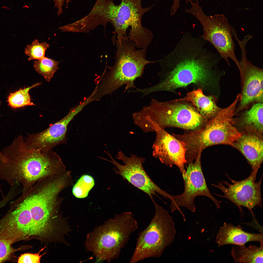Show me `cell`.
Returning <instances> with one entry per match:
<instances>
[{
	"label": "cell",
	"instance_id": "obj_22",
	"mask_svg": "<svg viewBox=\"0 0 263 263\" xmlns=\"http://www.w3.org/2000/svg\"><path fill=\"white\" fill-rule=\"evenodd\" d=\"M263 243L259 246L251 245H234L232 248L231 255L236 263H263Z\"/></svg>",
	"mask_w": 263,
	"mask_h": 263
},
{
	"label": "cell",
	"instance_id": "obj_17",
	"mask_svg": "<svg viewBox=\"0 0 263 263\" xmlns=\"http://www.w3.org/2000/svg\"><path fill=\"white\" fill-rule=\"evenodd\" d=\"M86 106L85 102H81L71 108L66 115L48 128L37 133L28 134L27 137H24L27 146L30 148L46 151L65 142L68 124Z\"/></svg>",
	"mask_w": 263,
	"mask_h": 263
},
{
	"label": "cell",
	"instance_id": "obj_13",
	"mask_svg": "<svg viewBox=\"0 0 263 263\" xmlns=\"http://www.w3.org/2000/svg\"><path fill=\"white\" fill-rule=\"evenodd\" d=\"M247 42L244 40L238 42L241 53L238 68L241 77L242 91L236 113L253 103H263V69L254 65L248 59L246 48Z\"/></svg>",
	"mask_w": 263,
	"mask_h": 263
},
{
	"label": "cell",
	"instance_id": "obj_8",
	"mask_svg": "<svg viewBox=\"0 0 263 263\" xmlns=\"http://www.w3.org/2000/svg\"><path fill=\"white\" fill-rule=\"evenodd\" d=\"M189 2L191 7L185 11L194 16L201 24L203 33L201 37L213 45L228 65H230L229 60L230 58L238 67L239 61L235 53L233 27L228 19L222 14L207 15L198 0H190Z\"/></svg>",
	"mask_w": 263,
	"mask_h": 263
},
{
	"label": "cell",
	"instance_id": "obj_20",
	"mask_svg": "<svg viewBox=\"0 0 263 263\" xmlns=\"http://www.w3.org/2000/svg\"><path fill=\"white\" fill-rule=\"evenodd\" d=\"M213 97L205 95L202 89L198 88L189 92L184 97L177 99L191 103L200 113L209 121L214 117L221 109L216 105Z\"/></svg>",
	"mask_w": 263,
	"mask_h": 263
},
{
	"label": "cell",
	"instance_id": "obj_25",
	"mask_svg": "<svg viewBox=\"0 0 263 263\" xmlns=\"http://www.w3.org/2000/svg\"><path fill=\"white\" fill-rule=\"evenodd\" d=\"M94 185V180L92 176L87 175H83L74 186L72 189L73 193L77 198L85 197Z\"/></svg>",
	"mask_w": 263,
	"mask_h": 263
},
{
	"label": "cell",
	"instance_id": "obj_18",
	"mask_svg": "<svg viewBox=\"0 0 263 263\" xmlns=\"http://www.w3.org/2000/svg\"><path fill=\"white\" fill-rule=\"evenodd\" d=\"M241 133L232 146L244 157L252 171L259 169L263 161V135L247 132Z\"/></svg>",
	"mask_w": 263,
	"mask_h": 263
},
{
	"label": "cell",
	"instance_id": "obj_27",
	"mask_svg": "<svg viewBox=\"0 0 263 263\" xmlns=\"http://www.w3.org/2000/svg\"><path fill=\"white\" fill-rule=\"evenodd\" d=\"M12 244L7 240L0 239V263L8 260L14 251Z\"/></svg>",
	"mask_w": 263,
	"mask_h": 263
},
{
	"label": "cell",
	"instance_id": "obj_21",
	"mask_svg": "<svg viewBox=\"0 0 263 263\" xmlns=\"http://www.w3.org/2000/svg\"><path fill=\"white\" fill-rule=\"evenodd\" d=\"M263 103L255 104L250 109L243 112L237 119H235V123H237L242 129L243 132L263 135Z\"/></svg>",
	"mask_w": 263,
	"mask_h": 263
},
{
	"label": "cell",
	"instance_id": "obj_19",
	"mask_svg": "<svg viewBox=\"0 0 263 263\" xmlns=\"http://www.w3.org/2000/svg\"><path fill=\"white\" fill-rule=\"evenodd\" d=\"M252 241L263 243V234L247 232L244 231L240 225L235 226L226 222L220 228L215 241L219 246L228 244L245 245L247 243Z\"/></svg>",
	"mask_w": 263,
	"mask_h": 263
},
{
	"label": "cell",
	"instance_id": "obj_15",
	"mask_svg": "<svg viewBox=\"0 0 263 263\" xmlns=\"http://www.w3.org/2000/svg\"><path fill=\"white\" fill-rule=\"evenodd\" d=\"M153 128L156 137L152 147V156L166 166H177L183 178L186 175L185 166L187 162L184 144L164 129L151 122L149 129Z\"/></svg>",
	"mask_w": 263,
	"mask_h": 263
},
{
	"label": "cell",
	"instance_id": "obj_26",
	"mask_svg": "<svg viewBox=\"0 0 263 263\" xmlns=\"http://www.w3.org/2000/svg\"><path fill=\"white\" fill-rule=\"evenodd\" d=\"M49 47V44L46 42L39 43L36 39L30 44L27 46L24 53L28 56V61L39 60L45 57L46 51Z\"/></svg>",
	"mask_w": 263,
	"mask_h": 263
},
{
	"label": "cell",
	"instance_id": "obj_6",
	"mask_svg": "<svg viewBox=\"0 0 263 263\" xmlns=\"http://www.w3.org/2000/svg\"><path fill=\"white\" fill-rule=\"evenodd\" d=\"M138 225L131 212L116 214L87 234L85 245L99 260L108 262L117 258L121 250Z\"/></svg>",
	"mask_w": 263,
	"mask_h": 263
},
{
	"label": "cell",
	"instance_id": "obj_11",
	"mask_svg": "<svg viewBox=\"0 0 263 263\" xmlns=\"http://www.w3.org/2000/svg\"><path fill=\"white\" fill-rule=\"evenodd\" d=\"M201 154L198 155L193 161L187 163L186 175L183 178L184 190L181 194L172 196L170 209L172 212L184 207L193 212H196L194 203L197 197L205 196L210 199L218 209L222 202L218 200L212 195L207 186L202 170Z\"/></svg>",
	"mask_w": 263,
	"mask_h": 263
},
{
	"label": "cell",
	"instance_id": "obj_7",
	"mask_svg": "<svg viewBox=\"0 0 263 263\" xmlns=\"http://www.w3.org/2000/svg\"><path fill=\"white\" fill-rule=\"evenodd\" d=\"M152 202L155 215L148 226L139 234L129 263H135L149 258H160L175 239L176 231L172 217L167 210L154 200Z\"/></svg>",
	"mask_w": 263,
	"mask_h": 263
},
{
	"label": "cell",
	"instance_id": "obj_1",
	"mask_svg": "<svg viewBox=\"0 0 263 263\" xmlns=\"http://www.w3.org/2000/svg\"><path fill=\"white\" fill-rule=\"evenodd\" d=\"M205 41L201 38L184 36L173 50L159 61V81L147 88L146 93L174 92L193 84L210 95L218 96L220 79L225 74L218 66L222 58L207 50Z\"/></svg>",
	"mask_w": 263,
	"mask_h": 263
},
{
	"label": "cell",
	"instance_id": "obj_24",
	"mask_svg": "<svg viewBox=\"0 0 263 263\" xmlns=\"http://www.w3.org/2000/svg\"><path fill=\"white\" fill-rule=\"evenodd\" d=\"M59 63L53 59L44 57L41 59L35 60L33 66L37 72L43 76L46 81L49 82L59 69Z\"/></svg>",
	"mask_w": 263,
	"mask_h": 263
},
{
	"label": "cell",
	"instance_id": "obj_3",
	"mask_svg": "<svg viewBox=\"0 0 263 263\" xmlns=\"http://www.w3.org/2000/svg\"><path fill=\"white\" fill-rule=\"evenodd\" d=\"M116 52L114 64L109 68L102 82L97 84L94 97L100 101L104 96L112 94L125 85V91L137 88L134 82L142 76L145 66L158 61L146 58L147 48L136 49L134 42L128 37H117Z\"/></svg>",
	"mask_w": 263,
	"mask_h": 263
},
{
	"label": "cell",
	"instance_id": "obj_5",
	"mask_svg": "<svg viewBox=\"0 0 263 263\" xmlns=\"http://www.w3.org/2000/svg\"><path fill=\"white\" fill-rule=\"evenodd\" d=\"M241 94L237 96L227 107L221 109L216 115L204 126L189 132L182 134L181 140L185 144L187 152L196 157L207 147L217 144L232 146L241 133L235 127V113Z\"/></svg>",
	"mask_w": 263,
	"mask_h": 263
},
{
	"label": "cell",
	"instance_id": "obj_28",
	"mask_svg": "<svg viewBox=\"0 0 263 263\" xmlns=\"http://www.w3.org/2000/svg\"><path fill=\"white\" fill-rule=\"evenodd\" d=\"M45 247L41 249L37 253H26L21 254L19 257L18 262L19 263H40L41 257L46 253H45L42 255H40V253Z\"/></svg>",
	"mask_w": 263,
	"mask_h": 263
},
{
	"label": "cell",
	"instance_id": "obj_23",
	"mask_svg": "<svg viewBox=\"0 0 263 263\" xmlns=\"http://www.w3.org/2000/svg\"><path fill=\"white\" fill-rule=\"evenodd\" d=\"M41 84V82L37 83L31 86L21 88L15 92L10 93L8 98V105L13 108H18L27 106H35L31 101L29 91L33 88Z\"/></svg>",
	"mask_w": 263,
	"mask_h": 263
},
{
	"label": "cell",
	"instance_id": "obj_14",
	"mask_svg": "<svg viewBox=\"0 0 263 263\" xmlns=\"http://www.w3.org/2000/svg\"><path fill=\"white\" fill-rule=\"evenodd\" d=\"M258 169L252 171L249 176L246 179L235 181L228 177L231 183L226 181L218 182L212 186L220 190L224 195H218L230 200L236 205L242 211L241 207L251 210L254 207H261L262 199L261 192L262 177L259 181L255 182Z\"/></svg>",
	"mask_w": 263,
	"mask_h": 263
},
{
	"label": "cell",
	"instance_id": "obj_16",
	"mask_svg": "<svg viewBox=\"0 0 263 263\" xmlns=\"http://www.w3.org/2000/svg\"><path fill=\"white\" fill-rule=\"evenodd\" d=\"M22 193L30 211L34 235L44 237L53 234L57 229L58 209L61 202L46 195L30 200Z\"/></svg>",
	"mask_w": 263,
	"mask_h": 263
},
{
	"label": "cell",
	"instance_id": "obj_10",
	"mask_svg": "<svg viewBox=\"0 0 263 263\" xmlns=\"http://www.w3.org/2000/svg\"><path fill=\"white\" fill-rule=\"evenodd\" d=\"M107 154L111 160H108L101 157L100 158L115 165L117 169L114 168L113 169L116 174L121 175L123 179L147 194L152 201L154 200L153 196H156L157 193L166 198L171 199L172 196L158 187L146 172L143 165L145 161L144 158L138 157L132 153L130 156L128 157L120 150L116 155V158L122 161L124 164L122 165L115 160L109 152Z\"/></svg>",
	"mask_w": 263,
	"mask_h": 263
},
{
	"label": "cell",
	"instance_id": "obj_30",
	"mask_svg": "<svg viewBox=\"0 0 263 263\" xmlns=\"http://www.w3.org/2000/svg\"><path fill=\"white\" fill-rule=\"evenodd\" d=\"M180 0H173V3L170 10L171 15L173 16L176 13L180 6ZM185 1L187 4L189 2V0H185Z\"/></svg>",
	"mask_w": 263,
	"mask_h": 263
},
{
	"label": "cell",
	"instance_id": "obj_2",
	"mask_svg": "<svg viewBox=\"0 0 263 263\" xmlns=\"http://www.w3.org/2000/svg\"><path fill=\"white\" fill-rule=\"evenodd\" d=\"M0 179L9 185H21L23 191L46 178L66 170L60 157L52 149L43 151L28 148L21 135L2 152Z\"/></svg>",
	"mask_w": 263,
	"mask_h": 263
},
{
	"label": "cell",
	"instance_id": "obj_9",
	"mask_svg": "<svg viewBox=\"0 0 263 263\" xmlns=\"http://www.w3.org/2000/svg\"><path fill=\"white\" fill-rule=\"evenodd\" d=\"M142 0H121L120 3L115 5L110 22L114 29L113 40L116 37L127 36L128 28H131L128 37L135 43L137 48H147L151 42L153 34L143 27L141 20L143 15L149 11L153 5L143 8Z\"/></svg>",
	"mask_w": 263,
	"mask_h": 263
},
{
	"label": "cell",
	"instance_id": "obj_29",
	"mask_svg": "<svg viewBox=\"0 0 263 263\" xmlns=\"http://www.w3.org/2000/svg\"><path fill=\"white\" fill-rule=\"evenodd\" d=\"M54 6L58 9L57 15L58 16L63 13L62 7L64 3L66 2V8H68L69 3L71 2L70 0H54Z\"/></svg>",
	"mask_w": 263,
	"mask_h": 263
},
{
	"label": "cell",
	"instance_id": "obj_12",
	"mask_svg": "<svg viewBox=\"0 0 263 263\" xmlns=\"http://www.w3.org/2000/svg\"><path fill=\"white\" fill-rule=\"evenodd\" d=\"M9 208L0 220V239L12 244L33 236L31 212L24 196L12 202Z\"/></svg>",
	"mask_w": 263,
	"mask_h": 263
},
{
	"label": "cell",
	"instance_id": "obj_4",
	"mask_svg": "<svg viewBox=\"0 0 263 263\" xmlns=\"http://www.w3.org/2000/svg\"><path fill=\"white\" fill-rule=\"evenodd\" d=\"M137 124L143 129L153 123L165 128L177 127L190 131L204 126L207 120L191 103L177 99L166 102L152 99L149 104L133 113Z\"/></svg>",
	"mask_w": 263,
	"mask_h": 263
}]
</instances>
